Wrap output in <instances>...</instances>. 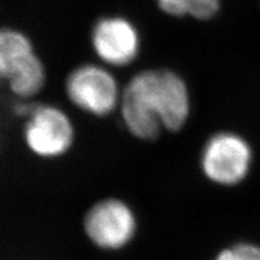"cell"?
Returning a JSON list of instances; mask_svg holds the SVG:
<instances>
[{
  "instance_id": "obj_10",
  "label": "cell",
  "mask_w": 260,
  "mask_h": 260,
  "mask_svg": "<svg viewBox=\"0 0 260 260\" xmlns=\"http://www.w3.org/2000/svg\"><path fill=\"white\" fill-rule=\"evenodd\" d=\"M216 260H260V247L242 243L224 249Z\"/></svg>"
},
{
  "instance_id": "obj_3",
  "label": "cell",
  "mask_w": 260,
  "mask_h": 260,
  "mask_svg": "<svg viewBox=\"0 0 260 260\" xmlns=\"http://www.w3.org/2000/svg\"><path fill=\"white\" fill-rule=\"evenodd\" d=\"M67 99L74 107L95 118L118 112L122 88L112 69L102 63H82L69 71L64 81Z\"/></svg>"
},
{
  "instance_id": "obj_5",
  "label": "cell",
  "mask_w": 260,
  "mask_h": 260,
  "mask_svg": "<svg viewBox=\"0 0 260 260\" xmlns=\"http://www.w3.org/2000/svg\"><path fill=\"white\" fill-rule=\"evenodd\" d=\"M89 44L99 63L110 69L134 64L141 52V34L135 22L124 15L96 18L89 32Z\"/></svg>"
},
{
  "instance_id": "obj_9",
  "label": "cell",
  "mask_w": 260,
  "mask_h": 260,
  "mask_svg": "<svg viewBox=\"0 0 260 260\" xmlns=\"http://www.w3.org/2000/svg\"><path fill=\"white\" fill-rule=\"evenodd\" d=\"M158 8L171 17L190 16L197 19H209L219 9V0H155Z\"/></svg>"
},
{
  "instance_id": "obj_7",
  "label": "cell",
  "mask_w": 260,
  "mask_h": 260,
  "mask_svg": "<svg viewBox=\"0 0 260 260\" xmlns=\"http://www.w3.org/2000/svg\"><path fill=\"white\" fill-rule=\"evenodd\" d=\"M37 56V48L27 32L0 25V80L8 83Z\"/></svg>"
},
{
  "instance_id": "obj_1",
  "label": "cell",
  "mask_w": 260,
  "mask_h": 260,
  "mask_svg": "<svg viewBox=\"0 0 260 260\" xmlns=\"http://www.w3.org/2000/svg\"><path fill=\"white\" fill-rule=\"evenodd\" d=\"M189 112L187 84L171 70L138 71L122 88L119 118L126 133L139 141H154L162 129L178 132Z\"/></svg>"
},
{
  "instance_id": "obj_8",
  "label": "cell",
  "mask_w": 260,
  "mask_h": 260,
  "mask_svg": "<svg viewBox=\"0 0 260 260\" xmlns=\"http://www.w3.org/2000/svg\"><path fill=\"white\" fill-rule=\"evenodd\" d=\"M47 77L46 65L40 56H37L21 73L9 81L8 87L16 99L34 100L46 87Z\"/></svg>"
},
{
  "instance_id": "obj_6",
  "label": "cell",
  "mask_w": 260,
  "mask_h": 260,
  "mask_svg": "<svg viewBox=\"0 0 260 260\" xmlns=\"http://www.w3.org/2000/svg\"><path fill=\"white\" fill-rule=\"evenodd\" d=\"M251 159V149L245 140L234 134H218L205 146L201 165L211 181L230 186L246 176Z\"/></svg>"
},
{
  "instance_id": "obj_4",
  "label": "cell",
  "mask_w": 260,
  "mask_h": 260,
  "mask_svg": "<svg viewBox=\"0 0 260 260\" xmlns=\"http://www.w3.org/2000/svg\"><path fill=\"white\" fill-rule=\"evenodd\" d=\"M22 133L28 151L44 160L65 157L76 141V128L69 113L48 103L37 102L24 119Z\"/></svg>"
},
{
  "instance_id": "obj_2",
  "label": "cell",
  "mask_w": 260,
  "mask_h": 260,
  "mask_svg": "<svg viewBox=\"0 0 260 260\" xmlns=\"http://www.w3.org/2000/svg\"><path fill=\"white\" fill-rule=\"evenodd\" d=\"M139 217L128 201L105 197L94 201L82 217V232L90 245L103 252L124 251L139 234Z\"/></svg>"
}]
</instances>
